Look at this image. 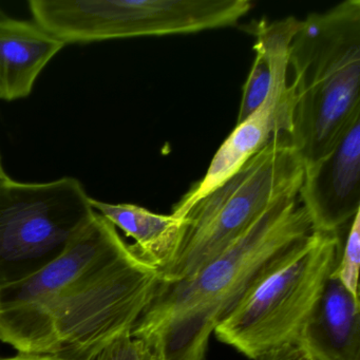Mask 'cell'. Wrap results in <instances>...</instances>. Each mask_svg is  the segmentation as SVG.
Returning <instances> with one entry per match:
<instances>
[{"label":"cell","instance_id":"7c38bea8","mask_svg":"<svg viewBox=\"0 0 360 360\" xmlns=\"http://www.w3.org/2000/svg\"><path fill=\"white\" fill-rule=\"evenodd\" d=\"M254 64L242 90L241 104L238 113L237 124L250 117L266 98L273 79V65L269 50L261 39L255 44Z\"/></svg>","mask_w":360,"mask_h":360},{"label":"cell","instance_id":"7a4b0ae2","mask_svg":"<svg viewBox=\"0 0 360 360\" xmlns=\"http://www.w3.org/2000/svg\"><path fill=\"white\" fill-rule=\"evenodd\" d=\"M311 233L299 198H288L193 275L159 280L130 332L143 360H206L217 326Z\"/></svg>","mask_w":360,"mask_h":360},{"label":"cell","instance_id":"52a82bcc","mask_svg":"<svg viewBox=\"0 0 360 360\" xmlns=\"http://www.w3.org/2000/svg\"><path fill=\"white\" fill-rule=\"evenodd\" d=\"M273 65L271 89L264 102L221 145L202 180L195 183L172 207V214L183 219L189 210L210 191L229 180L278 134L288 136L292 125V100L288 79V54L294 31L274 26L263 32Z\"/></svg>","mask_w":360,"mask_h":360},{"label":"cell","instance_id":"5b68a950","mask_svg":"<svg viewBox=\"0 0 360 360\" xmlns=\"http://www.w3.org/2000/svg\"><path fill=\"white\" fill-rule=\"evenodd\" d=\"M341 248L340 236L313 231L217 326V338L250 359L299 342Z\"/></svg>","mask_w":360,"mask_h":360},{"label":"cell","instance_id":"277c9868","mask_svg":"<svg viewBox=\"0 0 360 360\" xmlns=\"http://www.w3.org/2000/svg\"><path fill=\"white\" fill-rule=\"evenodd\" d=\"M304 166L285 134L274 136L239 172L185 214L180 243L160 280L193 275L235 243L274 204L299 197Z\"/></svg>","mask_w":360,"mask_h":360},{"label":"cell","instance_id":"ba28073f","mask_svg":"<svg viewBox=\"0 0 360 360\" xmlns=\"http://www.w3.org/2000/svg\"><path fill=\"white\" fill-rule=\"evenodd\" d=\"M298 198L313 231L340 236L349 226L360 212V117L328 155L304 168Z\"/></svg>","mask_w":360,"mask_h":360},{"label":"cell","instance_id":"9c48e42d","mask_svg":"<svg viewBox=\"0 0 360 360\" xmlns=\"http://www.w3.org/2000/svg\"><path fill=\"white\" fill-rule=\"evenodd\" d=\"M65 46L33 20L0 13V100L28 98L41 71Z\"/></svg>","mask_w":360,"mask_h":360},{"label":"cell","instance_id":"6da1fadb","mask_svg":"<svg viewBox=\"0 0 360 360\" xmlns=\"http://www.w3.org/2000/svg\"><path fill=\"white\" fill-rule=\"evenodd\" d=\"M159 280L96 212L60 258L0 288V340L22 355L96 360L131 332Z\"/></svg>","mask_w":360,"mask_h":360},{"label":"cell","instance_id":"4fadbf2b","mask_svg":"<svg viewBox=\"0 0 360 360\" xmlns=\"http://www.w3.org/2000/svg\"><path fill=\"white\" fill-rule=\"evenodd\" d=\"M360 212L354 217L342 242L340 257L330 277L338 280L356 299H359Z\"/></svg>","mask_w":360,"mask_h":360},{"label":"cell","instance_id":"3957f363","mask_svg":"<svg viewBox=\"0 0 360 360\" xmlns=\"http://www.w3.org/2000/svg\"><path fill=\"white\" fill-rule=\"evenodd\" d=\"M292 125L304 168L334 148L360 117V1L345 0L301 20L290 43Z\"/></svg>","mask_w":360,"mask_h":360},{"label":"cell","instance_id":"8fae6325","mask_svg":"<svg viewBox=\"0 0 360 360\" xmlns=\"http://www.w3.org/2000/svg\"><path fill=\"white\" fill-rule=\"evenodd\" d=\"M90 202L96 212L136 241L130 245L134 254L158 271L174 256L182 237L183 219L153 214L134 204H110L94 198Z\"/></svg>","mask_w":360,"mask_h":360},{"label":"cell","instance_id":"5bb4252c","mask_svg":"<svg viewBox=\"0 0 360 360\" xmlns=\"http://www.w3.org/2000/svg\"><path fill=\"white\" fill-rule=\"evenodd\" d=\"M96 360H143V358L138 345L128 333L108 345Z\"/></svg>","mask_w":360,"mask_h":360},{"label":"cell","instance_id":"9a60e30c","mask_svg":"<svg viewBox=\"0 0 360 360\" xmlns=\"http://www.w3.org/2000/svg\"><path fill=\"white\" fill-rule=\"evenodd\" d=\"M252 360H318L300 342L288 343L260 354Z\"/></svg>","mask_w":360,"mask_h":360},{"label":"cell","instance_id":"2e32d148","mask_svg":"<svg viewBox=\"0 0 360 360\" xmlns=\"http://www.w3.org/2000/svg\"><path fill=\"white\" fill-rule=\"evenodd\" d=\"M5 174H6L5 169H4L3 161H1V157H0V178L5 176Z\"/></svg>","mask_w":360,"mask_h":360},{"label":"cell","instance_id":"30bf717a","mask_svg":"<svg viewBox=\"0 0 360 360\" xmlns=\"http://www.w3.org/2000/svg\"><path fill=\"white\" fill-rule=\"evenodd\" d=\"M299 342L318 360H360L359 299L328 278Z\"/></svg>","mask_w":360,"mask_h":360},{"label":"cell","instance_id":"e0dca14e","mask_svg":"<svg viewBox=\"0 0 360 360\" xmlns=\"http://www.w3.org/2000/svg\"><path fill=\"white\" fill-rule=\"evenodd\" d=\"M3 10L0 9V13H3Z\"/></svg>","mask_w":360,"mask_h":360},{"label":"cell","instance_id":"8992f818","mask_svg":"<svg viewBox=\"0 0 360 360\" xmlns=\"http://www.w3.org/2000/svg\"><path fill=\"white\" fill-rule=\"evenodd\" d=\"M71 176L47 183L0 178V288L32 277L60 258L96 212Z\"/></svg>","mask_w":360,"mask_h":360}]
</instances>
